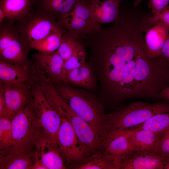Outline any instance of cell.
Instances as JSON below:
<instances>
[{
  "mask_svg": "<svg viewBox=\"0 0 169 169\" xmlns=\"http://www.w3.org/2000/svg\"><path fill=\"white\" fill-rule=\"evenodd\" d=\"M85 44L90 52L89 63L107 100L117 103L133 97L159 99L168 77L166 61L161 55L148 56L140 23L116 20L90 34Z\"/></svg>",
  "mask_w": 169,
  "mask_h": 169,
  "instance_id": "obj_1",
  "label": "cell"
},
{
  "mask_svg": "<svg viewBox=\"0 0 169 169\" xmlns=\"http://www.w3.org/2000/svg\"><path fill=\"white\" fill-rule=\"evenodd\" d=\"M61 82L54 84L58 92L72 110L86 121L103 140L106 136V114L102 103L93 94Z\"/></svg>",
  "mask_w": 169,
  "mask_h": 169,
  "instance_id": "obj_2",
  "label": "cell"
},
{
  "mask_svg": "<svg viewBox=\"0 0 169 169\" xmlns=\"http://www.w3.org/2000/svg\"><path fill=\"white\" fill-rule=\"evenodd\" d=\"M168 112L169 103L165 101L132 102L122 109L106 114L107 135H114L143 123L155 115Z\"/></svg>",
  "mask_w": 169,
  "mask_h": 169,
  "instance_id": "obj_3",
  "label": "cell"
},
{
  "mask_svg": "<svg viewBox=\"0 0 169 169\" xmlns=\"http://www.w3.org/2000/svg\"><path fill=\"white\" fill-rule=\"evenodd\" d=\"M12 138L10 146L4 152H24L35 150L43 128L29 103L11 120Z\"/></svg>",
  "mask_w": 169,
  "mask_h": 169,
  "instance_id": "obj_4",
  "label": "cell"
},
{
  "mask_svg": "<svg viewBox=\"0 0 169 169\" xmlns=\"http://www.w3.org/2000/svg\"><path fill=\"white\" fill-rule=\"evenodd\" d=\"M44 90L61 116L66 118L73 128L88 156L100 150L102 140L91 126L76 114L60 95L52 83L46 84Z\"/></svg>",
  "mask_w": 169,
  "mask_h": 169,
  "instance_id": "obj_5",
  "label": "cell"
},
{
  "mask_svg": "<svg viewBox=\"0 0 169 169\" xmlns=\"http://www.w3.org/2000/svg\"><path fill=\"white\" fill-rule=\"evenodd\" d=\"M15 27L28 46L31 44L39 41L54 32L66 31L53 16L39 9L34 12L31 11L26 17L18 21Z\"/></svg>",
  "mask_w": 169,
  "mask_h": 169,
  "instance_id": "obj_6",
  "label": "cell"
},
{
  "mask_svg": "<svg viewBox=\"0 0 169 169\" xmlns=\"http://www.w3.org/2000/svg\"><path fill=\"white\" fill-rule=\"evenodd\" d=\"M57 22L66 32L78 41L101 28L100 24L92 19L86 0H78Z\"/></svg>",
  "mask_w": 169,
  "mask_h": 169,
  "instance_id": "obj_7",
  "label": "cell"
},
{
  "mask_svg": "<svg viewBox=\"0 0 169 169\" xmlns=\"http://www.w3.org/2000/svg\"><path fill=\"white\" fill-rule=\"evenodd\" d=\"M32 95L33 106L36 117L43 129L57 145V135L62 121L61 115L39 84L33 90Z\"/></svg>",
  "mask_w": 169,
  "mask_h": 169,
  "instance_id": "obj_8",
  "label": "cell"
},
{
  "mask_svg": "<svg viewBox=\"0 0 169 169\" xmlns=\"http://www.w3.org/2000/svg\"><path fill=\"white\" fill-rule=\"evenodd\" d=\"M13 23L7 21L0 23V59L8 63L23 65L28 46Z\"/></svg>",
  "mask_w": 169,
  "mask_h": 169,
  "instance_id": "obj_9",
  "label": "cell"
},
{
  "mask_svg": "<svg viewBox=\"0 0 169 169\" xmlns=\"http://www.w3.org/2000/svg\"><path fill=\"white\" fill-rule=\"evenodd\" d=\"M61 116V123L57 135V146L69 163L80 162L88 156L87 152L71 124Z\"/></svg>",
  "mask_w": 169,
  "mask_h": 169,
  "instance_id": "obj_10",
  "label": "cell"
},
{
  "mask_svg": "<svg viewBox=\"0 0 169 169\" xmlns=\"http://www.w3.org/2000/svg\"><path fill=\"white\" fill-rule=\"evenodd\" d=\"M36 150L47 169H64V158L57 145L43 129L36 145Z\"/></svg>",
  "mask_w": 169,
  "mask_h": 169,
  "instance_id": "obj_11",
  "label": "cell"
},
{
  "mask_svg": "<svg viewBox=\"0 0 169 169\" xmlns=\"http://www.w3.org/2000/svg\"><path fill=\"white\" fill-rule=\"evenodd\" d=\"M34 57L38 72L54 84L63 82L64 61L57 51L50 53L38 52Z\"/></svg>",
  "mask_w": 169,
  "mask_h": 169,
  "instance_id": "obj_12",
  "label": "cell"
},
{
  "mask_svg": "<svg viewBox=\"0 0 169 169\" xmlns=\"http://www.w3.org/2000/svg\"><path fill=\"white\" fill-rule=\"evenodd\" d=\"M167 162L155 152L134 151L122 160L120 169H164Z\"/></svg>",
  "mask_w": 169,
  "mask_h": 169,
  "instance_id": "obj_13",
  "label": "cell"
},
{
  "mask_svg": "<svg viewBox=\"0 0 169 169\" xmlns=\"http://www.w3.org/2000/svg\"><path fill=\"white\" fill-rule=\"evenodd\" d=\"M31 77L26 65L0 61V81L3 84L28 89Z\"/></svg>",
  "mask_w": 169,
  "mask_h": 169,
  "instance_id": "obj_14",
  "label": "cell"
},
{
  "mask_svg": "<svg viewBox=\"0 0 169 169\" xmlns=\"http://www.w3.org/2000/svg\"><path fill=\"white\" fill-rule=\"evenodd\" d=\"M6 104L5 117L12 120L29 104L28 88L3 85Z\"/></svg>",
  "mask_w": 169,
  "mask_h": 169,
  "instance_id": "obj_15",
  "label": "cell"
},
{
  "mask_svg": "<svg viewBox=\"0 0 169 169\" xmlns=\"http://www.w3.org/2000/svg\"><path fill=\"white\" fill-rule=\"evenodd\" d=\"M86 0L92 19L100 24L114 22L119 14V2L112 0Z\"/></svg>",
  "mask_w": 169,
  "mask_h": 169,
  "instance_id": "obj_16",
  "label": "cell"
},
{
  "mask_svg": "<svg viewBox=\"0 0 169 169\" xmlns=\"http://www.w3.org/2000/svg\"><path fill=\"white\" fill-rule=\"evenodd\" d=\"M134 151L128 132L125 130L103 140L100 151L118 157L122 161L124 157Z\"/></svg>",
  "mask_w": 169,
  "mask_h": 169,
  "instance_id": "obj_17",
  "label": "cell"
},
{
  "mask_svg": "<svg viewBox=\"0 0 169 169\" xmlns=\"http://www.w3.org/2000/svg\"><path fill=\"white\" fill-rule=\"evenodd\" d=\"M146 32L145 40L148 56L156 58L161 55L162 49L169 32V26L160 22Z\"/></svg>",
  "mask_w": 169,
  "mask_h": 169,
  "instance_id": "obj_18",
  "label": "cell"
},
{
  "mask_svg": "<svg viewBox=\"0 0 169 169\" xmlns=\"http://www.w3.org/2000/svg\"><path fill=\"white\" fill-rule=\"evenodd\" d=\"M121 162L118 157L98 151L71 165L76 169H120Z\"/></svg>",
  "mask_w": 169,
  "mask_h": 169,
  "instance_id": "obj_19",
  "label": "cell"
},
{
  "mask_svg": "<svg viewBox=\"0 0 169 169\" xmlns=\"http://www.w3.org/2000/svg\"><path fill=\"white\" fill-rule=\"evenodd\" d=\"M36 150L24 152H0V169H31Z\"/></svg>",
  "mask_w": 169,
  "mask_h": 169,
  "instance_id": "obj_20",
  "label": "cell"
},
{
  "mask_svg": "<svg viewBox=\"0 0 169 169\" xmlns=\"http://www.w3.org/2000/svg\"><path fill=\"white\" fill-rule=\"evenodd\" d=\"M126 131L135 151L154 152L160 138V133L148 130Z\"/></svg>",
  "mask_w": 169,
  "mask_h": 169,
  "instance_id": "obj_21",
  "label": "cell"
},
{
  "mask_svg": "<svg viewBox=\"0 0 169 169\" xmlns=\"http://www.w3.org/2000/svg\"><path fill=\"white\" fill-rule=\"evenodd\" d=\"M96 77L91 66L86 63L66 74L64 77L63 82L92 90L96 86Z\"/></svg>",
  "mask_w": 169,
  "mask_h": 169,
  "instance_id": "obj_22",
  "label": "cell"
},
{
  "mask_svg": "<svg viewBox=\"0 0 169 169\" xmlns=\"http://www.w3.org/2000/svg\"><path fill=\"white\" fill-rule=\"evenodd\" d=\"M32 0H0V8L7 22L13 23L26 17L31 11Z\"/></svg>",
  "mask_w": 169,
  "mask_h": 169,
  "instance_id": "obj_23",
  "label": "cell"
},
{
  "mask_svg": "<svg viewBox=\"0 0 169 169\" xmlns=\"http://www.w3.org/2000/svg\"><path fill=\"white\" fill-rule=\"evenodd\" d=\"M78 0H38L39 9L58 19L75 5Z\"/></svg>",
  "mask_w": 169,
  "mask_h": 169,
  "instance_id": "obj_24",
  "label": "cell"
},
{
  "mask_svg": "<svg viewBox=\"0 0 169 169\" xmlns=\"http://www.w3.org/2000/svg\"><path fill=\"white\" fill-rule=\"evenodd\" d=\"M169 128V112L160 113L152 116L138 125L128 130L129 131L145 129L161 133Z\"/></svg>",
  "mask_w": 169,
  "mask_h": 169,
  "instance_id": "obj_25",
  "label": "cell"
},
{
  "mask_svg": "<svg viewBox=\"0 0 169 169\" xmlns=\"http://www.w3.org/2000/svg\"><path fill=\"white\" fill-rule=\"evenodd\" d=\"M66 31L54 32L44 39L29 44V47L38 52L50 53L57 50L61 44L62 37Z\"/></svg>",
  "mask_w": 169,
  "mask_h": 169,
  "instance_id": "obj_26",
  "label": "cell"
},
{
  "mask_svg": "<svg viewBox=\"0 0 169 169\" xmlns=\"http://www.w3.org/2000/svg\"><path fill=\"white\" fill-rule=\"evenodd\" d=\"M86 53L83 45L79 43L72 56L64 62L63 82L64 75L70 71L80 67L86 63Z\"/></svg>",
  "mask_w": 169,
  "mask_h": 169,
  "instance_id": "obj_27",
  "label": "cell"
},
{
  "mask_svg": "<svg viewBox=\"0 0 169 169\" xmlns=\"http://www.w3.org/2000/svg\"><path fill=\"white\" fill-rule=\"evenodd\" d=\"M79 43V41L66 31L64 33L61 44L57 51L64 62L72 56Z\"/></svg>",
  "mask_w": 169,
  "mask_h": 169,
  "instance_id": "obj_28",
  "label": "cell"
},
{
  "mask_svg": "<svg viewBox=\"0 0 169 169\" xmlns=\"http://www.w3.org/2000/svg\"><path fill=\"white\" fill-rule=\"evenodd\" d=\"M12 134L11 120L0 116V151L6 150L9 147Z\"/></svg>",
  "mask_w": 169,
  "mask_h": 169,
  "instance_id": "obj_29",
  "label": "cell"
},
{
  "mask_svg": "<svg viewBox=\"0 0 169 169\" xmlns=\"http://www.w3.org/2000/svg\"><path fill=\"white\" fill-rule=\"evenodd\" d=\"M160 134L156 153L168 162L169 161V128Z\"/></svg>",
  "mask_w": 169,
  "mask_h": 169,
  "instance_id": "obj_30",
  "label": "cell"
},
{
  "mask_svg": "<svg viewBox=\"0 0 169 169\" xmlns=\"http://www.w3.org/2000/svg\"><path fill=\"white\" fill-rule=\"evenodd\" d=\"M152 23L161 22L169 26V5L166 7L159 15L148 18Z\"/></svg>",
  "mask_w": 169,
  "mask_h": 169,
  "instance_id": "obj_31",
  "label": "cell"
},
{
  "mask_svg": "<svg viewBox=\"0 0 169 169\" xmlns=\"http://www.w3.org/2000/svg\"><path fill=\"white\" fill-rule=\"evenodd\" d=\"M148 7L151 9L153 17L157 16L165 9L161 0H149Z\"/></svg>",
  "mask_w": 169,
  "mask_h": 169,
  "instance_id": "obj_32",
  "label": "cell"
},
{
  "mask_svg": "<svg viewBox=\"0 0 169 169\" xmlns=\"http://www.w3.org/2000/svg\"><path fill=\"white\" fill-rule=\"evenodd\" d=\"M6 112V104L3 86H0V116L5 117Z\"/></svg>",
  "mask_w": 169,
  "mask_h": 169,
  "instance_id": "obj_33",
  "label": "cell"
},
{
  "mask_svg": "<svg viewBox=\"0 0 169 169\" xmlns=\"http://www.w3.org/2000/svg\"><path fill=\"white\" fill-rule=\"evenodd\" d=\"M161 55L169 63V32L164 43Z\"/></svg>",
  "mask_w": 169,
  "mask_h": 169,
  "instance_id": "obj_34",
  "label": "cell"
},
{
  "mask_svg": "<svg viewBox=\"0 0 169 169\" xmlns=\"http://www.w3.org/2000/svg\"><path fill=\"white\" fill-rule=\"evenodd\" d=\"M31 169H47L39 158L36 150L35 160Z\"/></svg>",
  "mask_w": 169,
  "mask_h": 169,
  "instance_id": "obj_35",
  "label": "cell"
},
{
  "mask_svg": "<svg viewBox=\"0 0 169 169\" xmlns=\"http://www.w3.org/2000/svg\"><path fill=\"white\" fill-rule=\"evenodd\" d=\"M158 96L159 99H162L169 103V87L163 88L159 93Z\"/></svg>",
  "mask_w": 169,
  "mask_h": 169,
  "instance_id": "obj_36",
  "label": "cell"
},
{
  "mask_svg": "<svg viewBox=\"0 0 169 169\" xmlns=\"http://www.w3.org/2000/svg\"><path fill=\"white\" fill-rule=\"evenodd\" d=\"M6 18V16L4 12L0 8V23L4 22Z\"/></svg>",
  "mask_w": 169,
  "mask_h": 169,
  "instance_id": "obj_37",
  "label": "cell"
},
{
  "mask_svg": "<svg viewBox=\"0 0 169 169\" xmlns=\"http://www.w3.org/2000/svg\"><path fill=\"white\" fill-rule=\"evenodd\" d=\"M165 8L169 5V0H161Z\"/></svg>",
  "mask_w": 169,
  "mask_h": 169,
  "instance_id": "obj_38",
  "label": "cell"
},
{
  "mask_svg": "<svg viewBox=\"0 0 169 169\" xmlns=\"http://www.w3.org/2000/svg\"><path fill=\"white\" fill-rule=\"evenodd\" d=\"M143 0H136L134 3V5L135 6H138Z\"/></svg>",
  "mask_w": 169,
  "mask_h": 169,
  "instance_id": "obj_39",
  "label": "cell"
},
{
  "mask_svg": "<svg viewBox=\"0 0 169 169\" xmlns=\"http://www.w3.org/2000/svg\"><path fill=\"white\" fill-rule=\"evenodd\" d=\"M164 169H169V161L166 163L164 166Z\"/></svg>",
  "mask_w": 169,
  "mask_h": 169,
  "instance_id": "obj_40",
  "label": "cell"
},
{
  "mask_svg": "<svg viewBox=\"0 0 169 169\" xmlns=\"http://www.w3.org/2000/svg\"><path fill=\"white\" fill-rule=\"evenodd\" d=\"M114 0V1H118V2H120L122 0Z\"/></svg>",
  "mask_w": 169,
  "mask_h": 169,
  "instance_id": "obj_41",
  "label": "cell"
}]
</instances>
